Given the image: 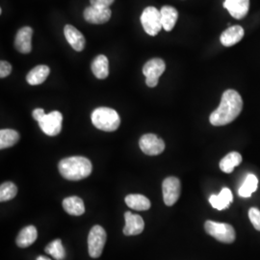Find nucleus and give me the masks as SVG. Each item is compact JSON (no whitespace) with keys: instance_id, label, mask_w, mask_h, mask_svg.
Instances as JSON below:
<instances>
[{"instance_id":"obj_1","label":"nucleus","mask_w":260,"mask_h":260,"mask_svg":"<svg viewBox=\"0 0 260 260\" xmlns=\"http://www.w3.org/2000/svg\"><path fill=\"white\" fill-rule=\"evenodd\" d=\"M243 100L238 92L229 89L223 93L219 107L211 113L209 121L214 126H222L234 121L242 112Z\"/></svg>"},{"instance_id":"obj_2","label":"nucleus","mask_w":260,"mask_h":260,"mask_svg":"<svg viewBox=\"0 0 260 260\" xmlns=\"http://www.w3.org/2000/svg\"><path fill=\"white\" fill-rule=\"evenodd\" d=\"M58 168L62 177L72 181L81 180L89 177L93 170L91 161L83 156L65 158L60 161Z\"/></svg>"},{"instance_id":"obj_3","label":"nucleus","mask_w":260,"mask_h":260,"mask_svg":"<svg viewBox=\"0 0 260 260\" xmlns=\"http://www.w3.org/2000/svg\"><path fill=\"white\" fill-rule=\"evenodd\" d=\"M92 122L98 129L112 132L118 129L121 119L118 112L108 107H99L93 110L91 116Z\"/></svg>"},{"instance_id":"obj_4","label":"nucleus","mask_w":260,"mask_h":260,"mask_svg":"<svg viewBox=\"0 0 260 260\" xmlns=\"http://www.w3.org/2000/svg\"><path fill=\"white\" fill-rule=\"evenodd\" d=\"M205 232L216 240L224 244H232L235 241L236 234L233 225L225 223L207 221L205 223Z\"/></svg>"},{"instance_id":"obj_5","label":"nucleus","mask_w":260,"mask_h":260,"mask_svg":"<svg viewBox=\"0 0 260 260\" xmlns=\"http://www.w3.org/2000/svg\"><path fill=\"white\" fill-rule=\"evenodd\" d=\"M141 23L147 34L155 36L163 28L161 20V13L155 7H147L141 16Z\"/></svg>"},{"instance_id":"obj_6","label":"nucleus","mask_w":260,"mask_h":260,"mask_svg":"<svg viewBox=\"0 0 260 260\" xmlns=\"http://www.w3.org/2000/svg\"><path fill=\"white\" fill-rule=\"evenodd\" d=\"M105 243L106 233L104 229L98 224L93 226L88 236V250L91 257L98 258L102 255Z\"/></svg>"},{"instance_id":"obj_7","label":"nucleus","mask_w":260,"mask_h":260,"mask_svg":"<svg viewBox=\"0 0 260 260\" xmlns=\"http://www.w3.org/2000/svg\"><path fill=\"white\" fill-rule=\"evenodd\" d=\"M165 70L166 64L162 59L153 58L148 61L143 68V74L146 76V84L150 88L156 87L159 77L164 74Z\"/></svg>"},{"instance_id":"obj_8","label":"nucleus","mask_w":260,"mask_h":260,"mask_svg":"<svg viewBox=\"0 0 260 260\" xmlns=\"http://www.w3.org/2000/svg\"><path fill=\"white\" fill-rule=\"evenodd\" d=\"M163 200L167 206L175 205L180 197L181 184L180 180L175 177H169L164 179L162 184Z\"/></svg>"},{"instance_id":"obj_9","label":"nucleus","mask_w":260,"mask_h":260,"mask_svg":"<svg viewBox=\"0 0 260 260\" xmlns=\"http://www.w3.org/2000/svg\"><path fill=\"white\" fill-rule=\"evenodd\" d=\"M38 122L44 133L48 136H56L62 130L63 116L59 111L50 112Z\"/></svg>"},{"instance_id":"obj_10","label":"nucleus","mask_w":260,"mask_h":260,"mask_svg":"<svg viewBox=\"0 0 260 260\" xmlns=\"http://www.w3.org/2000/svg\"><path fill=\"white\" fill-rule=\"evenodd\" d=\"M141 150L150 156L161 154L165 149L164 141L154 134H145L139 141Z\"/></svg>"},{"instance_id":"obj_11","label":"nucleus","mask_w":260,"mask_h":260,"mask_svg":"<svg viewBox=\"0 0 260 260\" xmlns=\"http://www.w3.org/2000/svg\"><path fill=\"white\" fill-rule=\"evenodd\" d=\"M112 12L109 8H102L96 6H90L84 10L85 20L92 24H103L111 18Z\"/></svg>"},{"instance_id":"obj_12","label":"nucleus","mask_w":260,"mask_h":260,"mask_svg":"<svg viewBox=\"0 0 260 260\" xmlns=\"http://www.w3.org/2000/svg\"><path fill=\"white\" fill-rule=\"evenodd\" d=\"M32 36L33 29L29 26H25L19 29L15 39V47L16 49L23 54H27L32 50Z\"/></svg>"},{"instance_id":"obj_13","label":"nucleus","mask_w":260,"mask_h":260,"mask_svg":"<svg viewBox=\"0 0 260 260\" xmlns=\"http://www.w3.org/2000/svg\"><path fill=\"white\" fill-rule=\"evenodd\" d=\"M125 225L123 228V233L126 236L138 235L143 233L145 229V223L143 218L139 215H135L131 212H125L124 214Z\"/></svg>"},{"instance_id":"obj_14","label":"nucleus","mask_w":260,"mask_h":260,"mask_svg":"<svg viewBox=\"0 0 260 260\" xmlns=\"http://www.w3.org/2000/svg\"><path fill=\"white\" fill-rule=\"evenodd\" d=\"M223 7L230 12L234 19L245 18L250 8V0H225Z\"/></svg>"},{"instance_id":"obj_15","label":"nucleus","mask_w":260,"mask_h":260,"mask_svg":"<svg viewBox=\"0 0 260 260\" xmlns=\"http://www.w3.org/2000/svg\"><path fill=\"white\" fill-rule=\"evenodd\" d=\"M64 34L68 43L71 45L76 51H82L86 45V40L84 38L83 34L77 30L73 25H66L64 27Z\"/></svg>"},{"instance_id":"obj_16","label":"nucleus","mask_w":260,"mask_h":260,"mask_svg":"<svg viewBox=\"0 0 260 260\" xmlns=\"http://www.w3.org/2000/svg\"><path fill=\"white\" fill-rule=\"evenodd\" d=\"M244 35L245 31L243 27L240 25H234L223 31L220 37V41L224 47H233L241 41Z\"/></svg>"},{"instance_id":"obj_17","label":"nucleus","mask_w":260,"mask_h":260,"mask_svg":"<svg viewBox=\"0 0 260 260\" xmlns=\"http://www.w3.org/2000/svg\"><path fill=\"white\" fill-rule=\"evenodd\" d=\"M233 196L229 188H223L218 195H212L209 198V203L215 209L223 210L233 203Z\"/></svg>"},{"instance_id":"obj_18","label":"nucleus","mask_w":260,"mask_h":260,"mask_svg":"<svg viewBox=\"0 0 260 260\" xmlns=\"http://www.w3.org/2000/svg\"><path fill=\"white\" fill-rule=\"evenodd\" d=\"M50 74V69L46 65H39L32 69L27 75L26 81L30 85H40L46 81Z\"/></svg>"},{"instance_id":"obj_19","label":"nucleus","mask_w":260,"mask_h":260,"mask_svg":"<svg viewBox=\"0 0 260 260\" xmlns=\"http://www.w3.org/2000/svg\"><path fill=\"white\" fill-rule=\"evenodd\" d=\"M93 75L99 79H105L109 75V61L104 55L96 56L91 66Z\"/></svg>"},{"instance_id":"obj_20","label":"nucleus","mask_w":260,"mask_h":260,"mask_svg":"<svg viewBox=\"0 0 260 260\" xmlns=\"http://www.w3.org/2000/svg\"><path fill=\"white\" fill-rule=\"evenodd\" d=\"M161 20L162 26L166 31H172L178 19V12L176 8L172 6H163L161 10Z\"/></svg>"},{"instance_id":"obj_21","label":"nucleus","mask_w":260,"mask_h":260,"mask_svg":"<svg viewBox=\"0 0 260 260\" xmlns=\"http://www.w3.org/2000/svg\"><path fill=\"white\" fill-rule=\"evenodd\" d=\"M63 208L66 212L73 216H81L85 212L83 201L78 197H69L63 201Z\"/></svg>"},{"instance_id":"obj_22","label":"nucleus","mask_w":260,"mask_h":260,"mask_svg":"<svg viewBox=\"0 0 260 260\" xmlns=\"http://www.w3.org/2000/svg\"><path fill=\"white\" fill-rule=\"evenodd\" d=\"M37 229L34 225H28L24 228L17 238V245L19 248H27L37 240Z\"/></svg>"},{"instance_id":"obj_23","label":"nucleus","mask_w":260,"mask_h":260,"mask_svg":"<svg viewBox=\"0 0 260 260\" xmlns=\"http://www.w3.org/2000/svg\"><path fill=\"white\" fill-rule=\"evenodd\" d=\"M125 204L131 209L137 211H145L150 208V202L145 196L140 194H130L125 197Z\"/></svg>"},{"instance_id":"obj_24","label":"nucleus","mask_w":260,"mask_h":260,"mask_svg":"<svg viewBox=\"0 0 260 260\" xmlns=\"http://www.w3.org/2000/svg\"><path fill=\"white\" fill-rule=\"evenodd\" d=\"M242 162V155L239 152L233 151L226 154L220 161V169L225 174L233 173L234 168L239 166Z\"/></svg>"},{"instance_id":"obj_25","label":"nucleus","mask_w":260,"mask_h":260,"mask_svg":"<svg viewBox=\"0 0 260 260\" xmlns=\"http://www.w3.org/2000/svg\"><path fill=\"white\" fill-rule=\"evenodd\" d=\"M19 140L18 131L14 129L0 130V149H8L15 146Z\"/></svg>"},{"instance_id":"obj_26","label":"nucleus","mask_w":260,"mask_h":260,"mask_svg":"<svg viewBox=\"0 0 260 260\" xmlns=\"http://www.w3.org/2000/svg\"><path fill=\"white\" fill-rule=\"evenodd\" d=\"M258 185V179L254 175H248L246 177L243 185L240 187L238 194L242 198H250L252 193H254L257 189Z\"/></svg>"},{"instance_id":"obj_27","label":"nucleus","mask_w":260,"mask_h":260,"mask_svg":"<svg viewBox=\"0 0 260 260\" xmlns=\"http://www.w3.org/2000/svg\"><path fill=\"white\" fill-rule=\"evenodd\" d=\"M45 251L47 254H50L54 259L64 260L66 257V251L62 241L60 239H55L49 243L46 247Z\"/></svg>"},{"instance_id":"obj_28","label":"nucleus","mask_w":260,"mask_h":260,"mask_svg":"<svg viewBox=\"0 0 260 260\" xmlns=\"http://www.w3.org/2000/svg\"><path fill=\"white\" fill-rule=\"evenodd\" d=\"M18 194V187L13 182H4L0 186V201L7 202L14 199Z\"/></svg>"},{"instance_id":"obj_29","label":"nucleus","mask_w":260,"mask_h":260,"mask_svg":"<svg viewBox=\"0 0 260 260\" xmlns=\"http://www.w3.org/2000/svg\"><path fill=\"white\" fill-rule=\"evenodd\" d=\"M249 218L253 228L260 232V210L256 207H251L249 210Z\"/></svg>"},{"instance_id":"obj_30","label":"nucleus","mask_w":260,"mask_h":260,"mask_svg":"<svg viewBox=\"0 0 260 260\" xmlns=\"http://www.w3.org/2000/svg\"><path fill=\"white\" fill-rule=\"evenodd\" d=\"M12 72V66L6 61L0 62V77L4 78L11 74Z\"/></svg>"},{"instance_id":"obj_31","label":"nucleus","mask_w":260,"mask_h":260,"mask_svg":"<svg viewBox=\"0 0 260 260\" xmlns=\"http://www.w3.org/2000/svg\"><path fill=\"white\" fill-rule=\"evenodd\" d=\"M115 0H90L92 6L102 7V8H109Z\"/></svg>"},{"instance_id":"obj_32","label":"nucleus","mask_w":260,"mask_h":260,"mask_svg":"<svg viewBox=\"0 0 260 260\" xmlns=\"http://www.w3.org/2000/svg\"><path fill=\"white\" fill-rule=\"evenodd\" d=\"M33 118H34V120H36L37 121H40L45 116H46V113L44 111V109H42V108H37V109H35L34 111H33Z\"/></svg>"},{"instance_id":"obj_33","label":"nucleus","mask_w":260,"mask_h":260,"mask_svg":"<svg viewBox=\"0 0 260 260\" xmlns=\"http://www.w3.org/2000/svg\"><path fill=\"white\" fill-rule=\"evenodd\" d=\"M36 260H50L49 258H47L46 256H43V255H40V256H38L37 259Z\"/></svg>"}]
</instances>
